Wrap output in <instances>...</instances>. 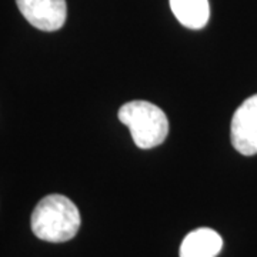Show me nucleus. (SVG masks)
I'll list each match as a JSON object with an SVG mask.
<instances>
[{"instance_id":"f257e3e1","label":"nucleus","mask_w":257,"mask_h":257,"mask_svg":"<svg viewBox=\"0 0 257 257\" xmlns=\"http://www.w3.org/2000/svg\"><path fill=\"white\" fill-rule=\"evenodd\" d=\"M80 223L79 209L62 194L43 197L32 213L35 236L49 243H63L73 239L80 229Z\"/></svg>"},{"instance_id":"f03ea898","label":"nucleus","mask_w":257,"mask_h":257,"mask_svg":"<svg viewBox=\"0 0 257 257\" xmlns=\"http://www.w3.org/2000/svg\"><path fill=\"white\" fill-rule=\"evenodd\" d=\"M119 119L130 128L132 138L140 149H153L167 138L169 120L165 111L150 101L135 100L123 104Z\"/></svg>"},{"instance_id":"7ed1b4c3","label":"nucleus","mask_w":257,"mask_h":257,"mask_svg":"<svg viewBox=\"0 0 257 257\" xmlns=\"http://www.w3.org/2000/svg\"><path fill=\"white\" fill-rule=\"evenodd\" d=\"M231 143L244 155H257V94H253L239 106L230 126Z\"/></svg>"},{"instance_id":"20e7f679","label":"nucleus","mask_w":257,"mask_h":257,"mask_svg":"<svg viewBox=\"0 0 257 257\" xmlns=\"http://www.w3.org/2000/svg\"><path fill=\"white\" fill-rule=\"evenodd\" d=\"M16 3L29 23L43 32L59 30L66 22V0H16Z\"/></svg>"},{"instance_id":"39448f33","label":"nucleus","mask_w":257,"mask_h":257,"mask_svg":"<svg viewBox=\"0 0 257 257\" xmlns=\"http://www.w3.org/2000/svg\"><path fill=\"white\" fill-rule=\"evenodd\" d=\"M223 247L220 234L202 227L190 231L180 246V257H216Z\"/></svg>"},{"instance_id":"423d86ee","label":"nucleus","mask_w":257,"mask_h":257,"mask_svg":"<svg viewBox=\"0 0 257 257\" xmlns=\"http://www.w3.org/2000/svg\"><path fill=\"white\" fill-rule=\"evenodd\" d=\"M176 19L189 29H202L210 18L209 0H170Z\"/></svg>"}]
</instances>
